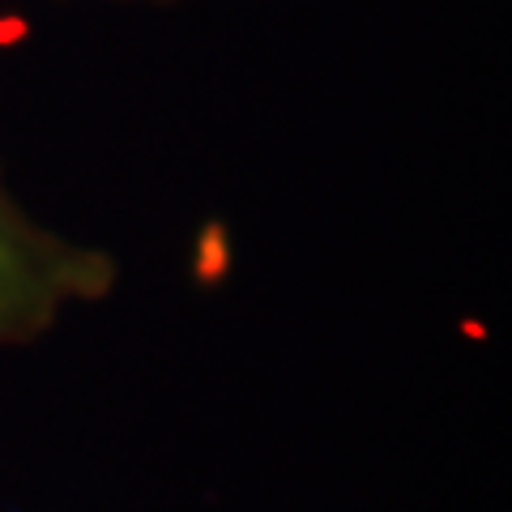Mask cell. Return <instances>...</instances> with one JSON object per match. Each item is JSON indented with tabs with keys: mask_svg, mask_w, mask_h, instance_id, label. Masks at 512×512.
<instances>
[{
	"mask_svg": "<svg viewBox=\"0 0 512 512\" xmlns=\"http://www.w3.org/2000/svg\"><path fill=\"white\" fill-rule=\"evenodd\" d=\"M116 282L120 269L103 248L39 222L0 171V350L47 338L69 312L103 303Z\"/></svg>",
	"mask_w": 512,
	"mask_h": 512,
	"instance_id": "6da1fadb",
	"label": "cell"
},
{
	"mask_svg": "<svg viewBox=\"0 0 512 512\" xmlns=\"http://www.w3.org/2000/svg\"><path fill=\"white\" fill-rule=\"evenodd\" d=\"M154 5H167V0H154Z\"/></svg>",
	"mask_w": 512,
	"mask_h": 512,
	"instance_id": "7a4b0ae2",
	"label": "cell"
}]
</instances>
